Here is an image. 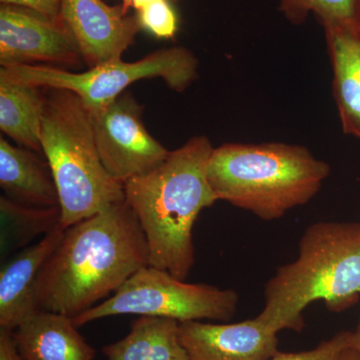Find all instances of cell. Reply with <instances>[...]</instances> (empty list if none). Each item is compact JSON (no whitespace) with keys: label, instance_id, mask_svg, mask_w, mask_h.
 <instances>
[{"label":"cell","instance_id":"obj_1","mask_svg":"<svg viewBox=\"0 0 360 360\" xmlns=\"http://www.w3.org/2000/svg\"><path fill=\"white\" fill-rule=\"evenodd\" d=\"M149 265L146 236L127 201L68 227L35 283L39 310L75 319Z\"/></svg>","mask_w":360,"mask_h":360},{"label":"cell","instance_id":"obj_2","mask_svg":"<svg viewBox=\"0 0 360 360\" xmlns=\"http://www.w3.org/2000/svg\"><path fill=\"white\" fill-rule=\"evenodd\" d=\"M212 150L207 137L193 136L153 172L124 184L125 201L146 236L149 265L181 281L195 262L193 225L217 201L206 175Z\"/></svg>","mask_w":360,"mask_h":360},{"label":"cell","instance_id":"obj_3","mask_svg":"<svg viewBox=\"0 0 360 360\" xmlns=\"http://www.w3.org/2000/svg\"><path fill=\"white\" fill-rule=\"evenodd\" d=\"M264 309L257 315L277 333L304 328L303 311L322 300L342 312L360 298V224L316 222L303 232L295 262L277 269L264 290Z\"/></svg>","mask_w":360,"mask_h":360},{"label":"cell","instance_id":"obj_4","mask_svg":"<svg viewBox=\"0 0 360 360\" xmlns=\"http://www.w3.org/2000/svg\"><path fill=\"white\" fill-rule=\"evenodd\" d=\"M330 167L286 143H225L213 148L206 175L217 200L276 220L316 195Z\"/></svg>","mask_w":360,"mask_h":360},{"label":"cell","instance_id":"obj_5","mask_svg":"<svg viewBox=\"0 0 360 360\" xmlns=\"http://www.w3.org/2000/svg\"><path fill=\"white\" fill-rule=\"evenodd\" d=\"M40 142L58 188L63 231L125 201L124 184L104 167L91 113L77 94L51 89Z\"/></svg>","mask_w":360,"mask_h":360},{"label":"cell","instance_id":"obj_6","mask_svg":"<svg viewBox=\"0 0 360 360\" xmlns=\"http://www.w3.org/2000/svg\"><path fill=\"white\" fill-rule=\"evenodd\" d=\"M198 59L188 49L175 46L160 49L134 63L115 59L84 72L42 65H2L0 78L39 89L68 90L94 112L139 80L160 77L169 89L184 91L198 78Z\"/></svg>","mask_w":360,"mask_h":360},{"label":"cell","instance_id":"obj_7","mask_svg":"<svg viewBox=\"0 0 360 360\" xmlns=\"http://www.w3.org/2000/svg\"><path fill=\"white\" fill-rule=\"evenodd\" d=\"M233 290L188 283L172 274L146 265L127 279L116 292L73 319L77 328L116 315L161 317L180 322L229 321L238 311Z\"/></svg>","mask_w":360,"mask_h":360},{"label":"cell","instance_id":"obj_8","mask_svg":"<svg viewBox=\"0 0 360 360\" xmlns=\"http://www.w3.org/2000/svg\"><path fill=\"white\" fill-rule=\"evenodd\" d=\"M90 113L101 161L123 184L153 172L169 155L144 127L142 106L129 92Z\"/></svg>","mask_w":360,"mask_h":360},{"label":"cell","instance_id":"obj_9","mask_svg":"<svg viewBox=\"0 0 360 360\" xmlns=\"http://www.w3.org/2000/svg\"><path fill=\"white\" fill-rule=\"evenodd\" d=\"M84 61L68 26L28 7L0 6V63L77 68Z\"/></svg>","mask_w":360,"mask_h":360},{"label":"cell","instance_id":"obj_10","mask_svg":"<svg viewBox=\"0 0 360 360\" xmlns=\"http://www.w3.org/2000/svg\"><path fill=\"white\" fill-rule=\"evenodd\" d=\"M60 18L89 68L122 58L141 28L136 15L103 0H60Z\"/></svg>","mask_w":360,"mask_h":360},{"label":"cell","instance_id":"obj_11","mask_svg":"<svg viewBox=\"0 0 360 360\" xmlns=\"http://www.w3.org/2000/svg\"><path fill=\"white\" fill-rule=\"evenodd\" d=\"M277 333L257 316L238 323H179L191 360H269L279 352Z\"/></svg>","mask_w":360,"mask_h":360},{"label":"cell","instance_id":"obj_12","mask_svg":"<svg viewBox=\"0 0 360 360\" xmlns=\"http://www.w3.org/2000/svg\"><path fill=\"white\" fill-rule=\"evenodd\" d=\"M60 226L18 251L0 270V328L15 330L39 311L35 283L44 262L63 236Z\"/></svg>","mask_w":360,"mask_h":360},{"label":"cell","instance_id":"obj_13","mask_svg":"<svg viewBox=\"0 0 360 360\" xmlns=\"http://www.w3.org/2000/svg\"><path fill=\"white\" fill-rule=\"evenodd\" d=\"M77 328L71 317L39 310L13 331L25 360H94L96 349Z\"/></svg>","mask_w":360,"mask_h":360},{"label":"cell","instance_id":"obj_14","mask_svg":"<svg viewBox=\"0 0 360 360\" xmlns=\"http://www.w3.org/2000/svg\"><path fill=\"white\" fill-rule=\"evenodd\" d=\"M323 28L341 127L345 134L360 139V25Z\"/></svg>","mask_w":360,"mask_h":360},{"label":"cell","instance_id":"obj_15","mask_svg":"<svg viewBox=\"0 0 360 360\" xmlns=\"http://www.w3.org/2000/svg\"><path fill=\"white\" fill-rule=\"evenodd\" d=\"M0 186L4 196L20 205L59 206L58 188L49 163L34 151L0 139Z\"/></svg>","mask_w":360,"mask_h":360},{"label":"cell","instance_id":"obj_16","mask_svg":"<svg viewBox=\"0 0 360 360\" xmlns=\"http://www.w3.org/2000/svg\"><path fill=\"white\" fill-rule=\"evenodd\" d=\"M108 360H191L179 335V322L141 316L129 335L103 348Z\"/></svg>","mask_w":360,"mask_h":360},{"label":"cell","instance_id":"obj_17","mask_svg":"<svg viewBox=\"0 0 360 360\" xmlns=\"http://www.w3.org/2000/svg\"><path fill=\"white\" fill-rule=\"evenodd\" d=\"M45 99L39 87L0 78V129L18 146L34 153L42 151Z\"/></svg>","mask_w":360,"mask_h":360},{"label":"cell","instance_id":"obj_18","mask_svg":"<svg viewBox=\"0 0 360 360\" xmlns=\"http://www.w3.org/2000/svg\"><path fill=\"white\" fill-rule=\"evenodd\" d=\"M60 210L20 205L0 198V257L1 262L25 250L35 238L58 229Z\"/></svg>","mask_w":360,"mask_h":360},{"label":"cell","instance_id":"obj_19","mask_svg":"<svg viewBox=\"0 0 360 360\" xmlns=\"http://www.w3.org/2000/svg\"><path fill=\"white\" fill-rule=\"evenodd\" d=\"M279 11L292 25L311 13L323 27L360 25V0H281Z\"/></svg>","mask_w":360,"mask_h":360},{"label":"cell","instance_id":"obj_20","mask_svg":"<svg viewBox=\"0 0 360 360\" xmlns=\"http://www.w3.org/2000/svg\"><path fill=\"white\" fill-rule=\"evenodd\" d=\"M136 18L141 28L158 39H174L177 32L179 20L168 0H158L149 4L137 11Z\"/></svg>","mask_w":360,"mask_h":360},{"label":"cell","instance_id":"obj_21","mask_svg":"<svg viewBox=\"0 0 360 360\" xmlns=\"http://www.w3.org/2000/svg\"><path fill=\"white\" fill-rule=\"evenodd\" d=\"M350 331H340L330 340L322 341L319 347L307 352H276L269 360H341L349 348Z\"/></svg>","mask_w":360,"mask_h":360},{"label":"cell","instance_id":"obj_22","mask_svg":"<svg viewBox=\"0 0 360 360\" xmlns=\"http://www.w3.org/2000/svg\"><path fill=\"white\" fill-rule=\"evenodd\" d=\"M1 4L28 7L49 16L54 20H61L60 0H0Z\"/></svg>","mask_w":360,"mask_h":360},{"label":"cell","instance_id":"obj_23","mask_svg":"<svg viewBox=\"0 0 360 360\" xmlns=\"http://www.w3.org/2000/svg\"><path fill=\"white\" fill-rule=\"evenodd\" d=\"M0 360H25L11 329L0 328Z\"/></svg>","mask_w":360,"mask_h":360},{"label":"cell","instance_id":"obj_24","mask_svg":"<svg viewBox=\"0 0 360 360\" xmlns=\"http://www.w3.org/2000/svg\"><path fill=\"white\" fill-rule=\"evenodd\" d=\"M155 1L158 0H123L122 7L127 13L130 7L139 11Z\"/></svg>","mask_w":360,"mask_h":360},{"label":"cell","instance_id":"obj_25","mask_svg":"<svg viewBox=\"0 0 360 360\" xmlns=\"http://www.w3.org/2000/svg\"><path fill=\"white\" fill-rule=\"evenodd\" d=\"M349 347L356 350L360 355V329L357 328L354 333L350 331Z\"/></svg>","mask_w":360,"mask_h":360},{"label":"cell","instance_id":"obj_26","mask_svg":"<svg viewBox=\"0 0 360 360\" xmlns=\"http://www.w3.org/2000/svg\"><path fill=\"white\" fill-rule=\"evenodd\" d=\"M341 360H360V355L354 348L349 347L345 350Z\"/></svg>","mask_w":360,"mask_h":360},{"label":"cell","instance_id":"obj_27","mask_svg":"<svg viewBox=\"0 0 360 360\" xmlns=\"http://www.w3.org/2000/svg\"><path fill=\"white\" fill-rule=\"evenodd\" d=\"M357 328L360 329V319H359V326H357Z\"/></svg>","mask_w":360,"mask_h":360},{"label":"cell","instance_id":"obj_28","mask_svg":"<svg viewBox=\"0 0 360 360\" xmlns=\"http://www.w3.org/2000/svg\"><path fill=\"white\" fill-rule=\"evenodd\" d=\"M174 1H179V0H174Z\"/></svg>","mask_w":360,"mask_h":360}]
</instances>
